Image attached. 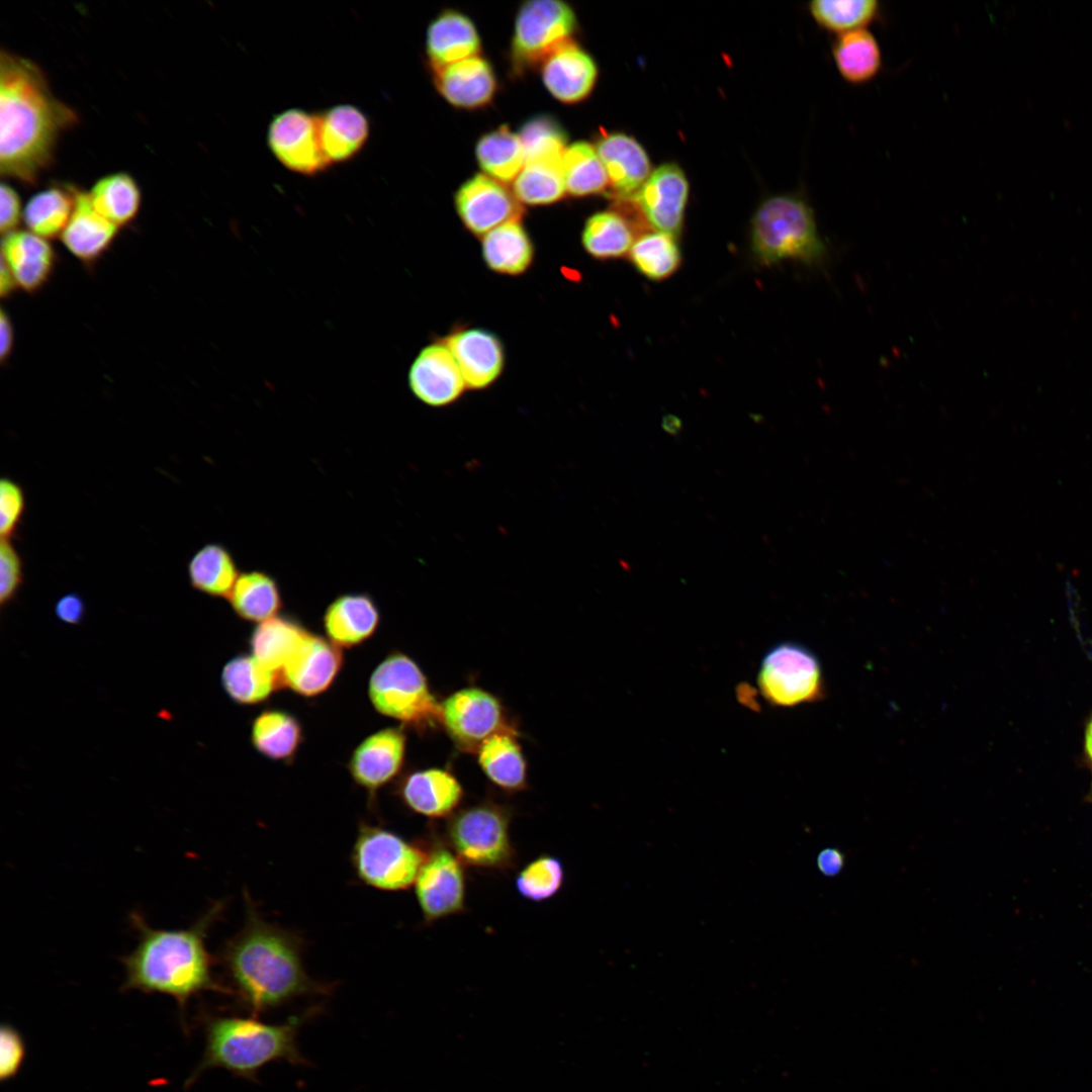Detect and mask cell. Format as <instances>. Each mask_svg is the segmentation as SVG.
I'll use <instances>...</instances> for the list:
<instances>
[{"mask_svg": "<svg viewBox=\"0 0 1092 1092\" xmlns=\"http://www.w3.org/2000/svg\"><path fill=\"white\" fill-rule=\"evenodd\" d=\"M78 120L55 97L40 68L2 51L0 56V171L26 185L53 160L62 131Z\"/></svg>", "mask_w": 1092, "mask_h": 1092, "instance_id": "cell-1", "label": "cell"}, {"mask_svg": "<svg viewBox=\"0 0 1092 1092\" xmlns=\"http://www.w3.org/2000/svg\"><path fill=\"white\" fill-rule=\"evenodd\" d=\"M218 912L216 905L185 929L152 928L140 913H131L139 942L121 959L125 971L123 988L169 995L180 1006L202 991L219 990L211 976L205 945L206 930Z\"/></svg>", "mask_w": 1092, "mask_h": 1092, "instance_id": "cell-2", "label": "cell"}, {"mask_svg": "<svg viewBox=\"0 0 1092 1092\" xmlns=\"http://www.w3.org/2000/svg\"><path fill=\"white\" fill-rule=\"evenodd\" d=\"M228 972L254 1014L318 989L304 972L291 937L249 913L223 952Z\"/></svg>", "mask_w": 1092, "mask_h": 1092, "instance_id": "cell-3", "label": "cell"}, {"mask_svg": "<svg viewBox=\"0 0 1092 1092\" xmlns=\"http://www.w3.org/2000/svg\"><path fill=\"white\" fill-rule=\"evenodd\" d=\"M302 1019L264 1023L255 1018L215 1017L206 1024L205 1051L195 1076L209 1068H222L254 1080L258 1071L274 1061L306 1065L297 1044Z\"/></svg>", "mask_w": 1092, "mask_h": 1092, "instance_id": "cell-4", "label": "cell"}, {"mask_svg": "<svg viewBox=\"0 0 1092 1092\" xmlns=\"http://www.w3.org/2000/svg\"><path fill=\"white\" fill-rule=\"evenodd\" d=\"M750 248L763 265L792 260L821 266L828 258L813 208L794 193L772 195L759 203L751 218Z\"/></svg>", "mask_w": 1092, "mask_h": 1092, "instance_id": "cell-5", "label": "cell"}, {"mask_svg": "<svg viewBox=\"0 0 1092 1092\" xmlns=\"http://www.w3.org/2000/svg\"><path fill=\"white\" fill-rule=\"evenodd\" d=\"M513 818L510 805L485 798L450 816L442 837L465 867L506 874L518 859L511 837Z\"/></svg>", "mask_w": 1092, "mask_h": 1092, "instance_id": "cell-6", "label": "cell"}, {"mask_svg": "<svg viewBox=\"0 0 1092 1092\" xmlns=\"http://www.w3.org/2000/svg\"><path fill=\"white\" fill-rule=\"evenodd\" d=\"M368 697L381 715L419 733L441 726V702L420 665L407 654L393 651L374 668Z\"/></svg>", "mask_w": 1092, "mask_h": 1092, "instance_id": "cell-7", "label": "cell"}, {"mask_svg": "<svg viewBox=\"0 0 1092 1092\" xmlns=\"http://www.w3.org/2000/svg\"><path fill=\"white\" fill-rule=\"evenodd\" d=\"M427 842L410 841L381 826L362 824L352 850L358 878L382 891H402L416 882L427 856Z\"/></svg>", "mask_w": 1092, "mask_h": 1092, "instance_id": "cell-8", "label": "cell"}, {"mask_svg": "<svg viewBox=\"0 0 1092 1092\" xmlns=\"http://www.w3.org/2000/svg\"><path fill=\"white\" fill-rule=\"evenodd\" d=\"M756 684L762 699L778 708L817 703L826 696L821 661L809 647L795 641H782L767 649Z\"/></svg>", "mask_w": 1092, "mask_h": 1092, "instance_id": "cell-9", "label": "cell"}, {"mask_svg": "<svg viewBox=\"0 0 1092 1092\" xmlns=\"http://www.w3.org/2000/svg\"><path fill=\"white\" fill-rule=\"evenodd\" d=\"M577 15L561 0H528L515 16L510 42L512 71L523 75L535 68L562 44L574 39Z\"/></svg>", "mask_w": 1092, "mask_h": 1092, "instance_id": "cell-10", "label": "cell"}, {"mask_svg": "<svg viewBox=\"0 0 1092 1092\" xmlns=\"http://www.w3.org/2000/svg\"><path fill=\"white\" fill-rule=\"evenodd\" d=\"M427 856L415 882L416 898L426 924L458 915L466 910L465 866L432 830Z\"/></svg>", "mask_w": 1092, "mask_h": 1092, "instance_id": "cell-11", "label": "cell"}, {"mask_svg": "<svg viewBox=\"0 0 1092 1092\" xmlns=\"http://www.w3.org/2000/svg\"><path fill=\"white\" fill-rule=\"evenodd\" d=\"M441 726L465 753H476L492 735L517 728L502 701L479 687L462 688L441 702Z\"/></svg>", "mask_w": 1092, "mask_h": 1092, "instance_id": "cell-12", "label": "cell"}, {"mask_svg": "<svg viewBox=\"0 0 1092 1092\" xmlns=\"http://www.w3.org/2000/svg\"><path fill=\"white\" fill-rule=\"evenodd\" d=\"M267 144L276 160L291 172L311 177L332 166L322 148L317 113L289 108L274 115Z\"/></svg>", "mask_w": 1092, "mask_h": 1092, "instance_id": "cell-13", "label": "cell"}, {"mask_svg": "<svg viewBox=\"0 0 1092 1092\" xmlns=\"http://www.w3.org/2000/svg\"><path fill=\"white\" fill-rule=\"evenodd\" d=\"M454 206L463 225L481 238L524 213L512 189L483 173L472 175L457 188Z\"/></svg>", "mask_w": 1092, "mask_h": 1092, "instance_id": "cell-14", "label": "cell"}, {"mask_svg": "<svg viewBox=\"0 0 1092 1092\" xmlns=\"http://www.w3.org/2000/svg\"><path fill=\"white\" fill-rule=\"evenodd\" d=\"M690 185L682 169L664 163L654 169L632 198L654 231L678 237L681 232Z\"/></svg>", "mask_w": 1092, "mask_h": 1092, "instance_id": "cell-15", "label": "cell"}, {"mask_svg": "<svg viewBox=\"0 0 1092 1092\" xmlns=\"http://www.w3.org/2000/svg\"><path fill=\"white\" fill-rule=\"evenodd\" d=\"M407 737L404 727H387L363 739L353 750L348 770L371 797L402 770Z\"/></svg>", "mask_w": 1092, "mask_h": 1092, "instance_id": "cell-16", "label": "cell"}, {"mask_svg": "<svg viewBox=\"0 0 1092 1092\" xmlns=\"http://www.w3.org/2000/svg\"><path fill=\"white\" fill-rule=\"evenodd\" d=\"M396 793L403 805L423 817L448 819L459 808L465 791L451 769L427 767L406 772L397 783Z\"/></svg>", "mask_w": 1092, "mask_h": 1092, "instance_id": "cell-17", "label": "cell"}, {"mask_svg": "<svg viewBox=\"0 0 1092 1092\" xmlns=\"http://www.w3.org/2000/svg\"><path fill=\"white\" fill-rule=\"evenodd\" d=\"M413 394L430 406H445L457 400L467 388L461 371L444 342L424 347L407 374Z\"/></svg>", "mask_w": 1092, "mask_h": 1092, "instance_id": "cell-18", "label": "cell"}, {"mask_svg": "<svg viewBox=\"0 0 1092 1092\" xmlns=\"http://www.w3.org/2000/svg\"><path fill=\"white\" fill-rule=\"evenodd\" d=\"M594 145L606 169L611 196L618 201L632 200L652 172L645 149L621 131H603Z\"/></svg>", "mask_w": 1092, "mask_h": 1092, "instance_id": "cell-19", "label": "cell"}, {"mask_svg": "<svg viewBox=\"0 0 1092 1092\" xmlns=\"http://www.w3.org/2000/svg\"><path fill=\"white\" fill-rule=\"evenodd\" d=\"M539 69L549 94L568 105L584 101L594 91L599 77L594 57L574 39L550 54Z\"/></svg>", "mask_w": 1092, "mask_h": 1092, "instance_id": "cell-20", "label": "cell"}, {"mask_svg": "<svg viewBox=\"0 0 1092 1092\" xmlns=\"http://www.w3.org/2000/svg\"><path fill=\"white\" fill-rule=\"evenodd\" d=\"M439 95L451 106L476 110L489 105L497 92L496 74L481 55L431 71Z\"/></svg>", "mask_w": 1092, "mask_h": 1092, "instance_id": "cell-21", "label": "cell"}, {"mask_svg": "<svg viewBox=\"0 0 1092 1092\" xmlns=\"http://www.w3.org/2000/svg\"><path fill=\"white\" fill-rule=\"evenodd\" d=\"M344 663L342 649L309 633L300 649L281 672L282 687L312 698L324 694L338 677Z\"/></svg>", "mask_w": 1092, "mask_h": 1092, "instance_id": "cell-22", "label": "cell"}, {"mask_svg": "<svg viewBox=\"0 0 1092 1092\" xmlns=\"http://www.w3.org/2000/svg\"><path fill=\"white\" fill-rule=\"evenodd\" d=\"M455 359L467 388L484 389L502 374L505 352L489 331L470 328L450 334L444 341Z\"/></svg>", "mask_w": 1092, "mask_h": 1092, "instance_id": "cell-23", "label": "cell"}, {"mask_svg": "<svg viewBox=\"0 0 1092 1092\" xmlns=\"http://www.w3.org/2000/svg\"><path fill=\"white\" fill-rule=\"evenodd\" d=\"M481 47L475 23L460 10L443 9L428 25L425 52L430 71L478 56Z\"/></svg>", "mask_w": 1092, "mask_h": 1092, "instance_id": "cell-24", "label": "cell"}, {"mask_svg": "<svg viewBox=\"0 0 1092 1092\" xmlns=\"http://www.w3.org/2000/svg\"><path fill=\"white\" fill-rule=\"evenodd\" d=\"M1 251V261L9 269L16 288L33 294L50 281L57 254L47 239L17 230L3 236Z\"/></svg>", "mask_w": 1092, "mask_h": 1092, "instance_id": "cell-25", "label": "cell"}, {"mask_svg": "<svg viewBox=\"0 0 1092 1092\" xmlns=\"http://www.w3.org/2000/svg\"><path fill=\"white\" fill-rule=\"evenodd\" d=\"M380 624L375 601L365 593H347L335 598L323 615V627L333 643L352 648L371 638Z\"/></svg>", "mask_w": 1092, "mask_h": 1092, "instance_id": "cell-26", "label": "cell"}, {"mask_svg": "<svg viewBox=\"0 0 1092 1092\" xmlns=\"http://www.w3.org/2000/svg\"><path fill=\"white\" fill-rule=\"evenodd\" d=\"M118 230L95 210L88 192L75 189L74 210L60 238L76 259L93 266L109 250Z\"/></svg>", "mask_w": 1092, "mask_h": 1092, "instance_id": "cell-27", "label": "cell"}, {"mask_svg": "<svg viewBox=\"0 0 1092 1092\" xmlns=\"http://www.w3.org/2000/svg\"><path fill=\"white\" fill-rule=\"evenodd\" d=\"M517 728L500 731L485 740L475 753L487 780L502 792L516 794L528 786V763Z\"/></svg>", "mask_w": 1092, "mask_h": 1092, "instance_id": "cell-28", "label": "cell"}, {"mask_svg": "<svg viewBox=\"0 0 1092 1092\" xmlns=\"http://www.w3.org/2000/svg\"><path fill=\"white\" fill-rule=\"evenodd\" d=\"M317 116L322 148L331 165L350 161L365 147L370 122L359 107L338 104Z\"/></svg>", "mask_w": 1092, "mask_h": 1092, "instance_id": "cell-29", "label": "cell"}, {"mask_svg": "<svg viewBox=\"0 0 1092 1092\" xmlns=\"http://www.w3.org/2000/svg\"><path fill=\"white\" fill-rule=\"evenodd\" d=\"M310 632L296 619L277 615L254 628L251 654L269 669L281 674Z\"/></svg>", "mask_w": 1092, "mask_h": 1092, "instance_id": "cell-30", "label": "cell"}, {"mask_svg": "<svg viewBox=\"0 0 1092 1092\" xmlns=\"http://www.w3.org/2000/svg\"><path fill=\"white\" fill-rule=\"evenodd\" d=\"M481 254L491 271L517 276L532 265L534 246L520 218L505 222L484 235L481 238Z\"/></svg>", "mask_w": 1092, "mask_h": 1092, "instance_id": "cell-31", "label": "cell"}, {"mask_svg": "<svg viewBox=\"0 0 1092 1092\" xmlns=\"http://www.w3.org/2000/svg\"><path fill=\"white\" fill-rule=\"evenodd\" d=\"M221 686L229 698L239 705H257L268 700L282 687L281 675L258 661L252 654H239L222 667Z\"/></svg>", "mask_w": 1092, "mask_h": 1092, "instance_id": "cell-32", "label": "cell"}, {"mask_svg": "<svg viewBox=\"0 0 1092 1092\" xmlns=\"http://www.w3.org/2000/svg\"><path fill=\"white\" fill-rule=\"evenodd\" d=\"M228 600L240 619L256 624L279 615L283 607L276 578L257 569L240 573Z\"/></svg>", "mask_w": 1092, "mask_h": 1092, "instance_id": "cell-33", "label": "cell"}, {"mask_svg": "<svg viewBox=\"0 0 1092 1092\" xmlns=\"http://www.w3.org/2000/svg\"><path fill=\"white\" fill-rule=\"evenodd\" d=\"M303 740L299 720L291 713L278 709L261 712L251 725V743L263 756L290 762Z\"/></svg>", "mask_w": 1092, "mask_h": 1092, "instance_id": "cell-34", "label": "cell"}, {"mask_svg": "<svg viewBox=\"0 0 1092 1092\" xmlns=\"http://www.w3.org/2000/svg\"><path fill=\"white\" fill-rule=\"evenodd\" d=\"M831 52L839 75L853 85L871 82L883 66L881 47L868 28L837 35Z\"/></svg>", "mask_w": 1092, "mask_h": 1092, "instance_id": "cell-35", "label": "cell"}, {"mask_svg": "<svg viewBox=\"0 0 1092 1092\" xmlns=\"http://www.w3.org/2000/svg\"><path fill=\"white\" fill-rule=\"evenodd\" d=\"M240 573L233 554L220 543L204 544L187 564L190 585L212 598L228 599Z\"/></svg>", "mask_w": 1092, "mask_h": 1092, "instance_id": "cell-36", "label": "cell"}, {"mask_svg": "<svg viewBox=\"0 0 1092 1092\" xmlns=\"http://www.w3.org/2000/svg\"><path fill=\"white\" fill-rule=\"evenodd\" d=\"M475 157L483 174L505 184L513 183L526 163L518 132L506 124L478 138Z\"/></svg>", "mask_w": 1092, "mask_h": 1092, "instance_id": "cell-37", "label": "cell"}, {"mask_svg": "<svg viewBox=\"0 0 1092 1092\" xmlns=\"http://www.w3.org/2000/svg\"><path fill=\"white\" fill-rule=\"evenodd\" d=\"M631 221L618 210H602L586 218L581 233L582 247L599 260L617 259L630 252L635 242Z\"/></svg>", "mask_w": 1092, "mask_h": 1092, "instance_id": "cell-38", "label": "cell"}, {"mask_svg": "<svg viewBox=\"0 0 1092 1092\" xmlns=\"http://www.w3.org/2000/svg\"><path fill=\"white\" fill-rule=\"evenodd\" d=\"M75 189L52 186L31 196L22 216L27 231L47 240L61 237L74 210Z\"/></svg>", "mask_w": 1092, "mask_h": 1092, "instance_id": "cell-39", "label": "cell"}, {"mask_svg": "<svg viewBox=\"0 0 1092 1092\" xmlns=\"http://www.w3.org/2000/svg\"><path fill=\"white\" fill-rule=\"evenodd\" d=\"M512 185V191L522 205H549L560 201L567 194L562 158L525 163Z\"/></svg>", "mask_w": 1092, "mask_h": 1092, "instance_id": "cell-40", "label": "cell"}, {"mask_svg": "<svg viewBox=\"0 0 1092 1092\" xmlns=\"http://www.w3.org/2000/svg\"><path fill=\"white\" fill-rule=\"evenodd\" d=\"M88 193L95 210L118 228L134 220L140 211V188L125 172L100 178Z\"/></svg>", "mask_w": 1092, "mask_h": 1092, "instance_id": "cell-41", "label": "cell"}, {"mask_svg": "<svg viewBox=\"0 0 1092 1092\" xmlns=\"http://www.w3.org/2000/svg\"><path fill=\"white\" fill-rule=\"evenodd\" d=\"M562 169L566 193L570 196H592L609 188L606 169L594 144L577 141L568 145L562 157Z\"/></svg>", "mask_w": 1092, "mask_h": 1092, "instance_id": "cell-42", "label": "cell"}, {"mask_svg": "<svg viewBox=\"0 0 1092 1092\" xmlns=\"http://www.w3.org/2000/svg\"><path fill=\"white\" fill-rule=\"evenodd\" d=\"M629 257L635 269L653 281L668 278L681 263V251L677 238L658 231L648 232L636 238Z\"/></svg>", "mask_w": 1092, "mask_h": 1092, "instance_id": "cell-43", "label": "cell"}, {"mask_svg": "<svg viewBox=\"0 0 1092 1092\" xmlns=\"http://www.w3.org/2000/svg\"><path fill=\"white\" fill-rule=\"evenodd\" d=\"M880 9L877 0H814L809 4L816 23L837 35L867 28L876 20Z\"/></svg>", "mask_w": 1092, "mask_h": 1092, "instance_id": "cell-44", "label": "cell"}, {"mask_svg": "<svg viewBox=\"0 0 1092 1092\" xmlns=\"http://www.w3.org/2000/svg\"><path fill=\"white\" fill-rule=\"evenodd\" d=\"M564 880L565 870L561 859L551 854H541L518 872L515 887L522 898L541 903L556 896Z\"/></svg>", "mask_w": 1092, "mask_h": 1092, "instance_id": "cell-45", "label": "cell"}, {"mask_svg": "<svg viewBox=\"0 0 1092 1092\" xmlns=\"http://www.w3.org/2000/svg\"><path fill=\"white\" fill-rule=\"evenodd\" d=\"M526 163L548 158H562L568 147V134L556 117L540 113L528 118L517 131Z\"/></svg>", "mask_w": 1092, "mask_h": 1092, "instance_id": "cell-46", "label": "cell"}, {"mask_svg": "<svg viewBox=\"0 0 1092 1092\" xmlns=\"http://www.w3.org/2000/svg\"><path fill=\"white\" fill-rule=\"evenodd\" d=\"M26 508L22 486L10 477L0 480V534L1 539H12L16 534Z\"/></svg>", "mask_w": 1092, "mask_h": 1092, "instance_id": "cell-47", "label": "cell"}, {"mask_svg": "<svg viewBox=\"0 0 1092 1092\" xmlns=\"http://www.w3.org/2000/svg\"><path fill=\"white\" fill-rule=\"evenodd\" d=\"M24 581L22 557L12 539L0 542V604L4 608L16 597Z\"/></svg>", "mask_w": 1092, "mask_h": 1092, "instance_id": "cell-48", "label": "cell"}, {"mask_svg": "<svg viewBox=\"0 0 1092 1092\" xmlns=\"http://www.w3.org/2000/svg\"><path fill=\"white\" fill-rule=\"evenodd\" d=\"M25 1056V1045L20 1033L11 1025L3 1024L0 1031V1079L16 1076Z\"/></svg>", "mask_w": 1092, "mask_h": 1092, "instance_id": "cell-49", "label": "cell"}, {"mask_svg": "<svg viewBox=\"0 0 1092 1092\" xmlns=\"http://www.w3.org/2000/svg\"><path fill=\"white\" fill-rule=\"evenodd\" d=\"M23 216L18 193L9 184L0 185V230L2 237L14 231Z\"/></svg>", "mask_w": 1092, "mask_h": 1092, "instance_id": "cell-50", "label": "cell"}, {"mask_svg": "<svg viewBox=\"0 0 1092 1092\" xmlns=\"http://www.w3.org/2000/svg\"><path fill=\"white\" fill-rule=\"evenodd\" d=\"M55 614L60 621L77 625L82 622L85 616V603L81 596L76 593L66 594L57 601Z\"/></svg>", "mask_w": 1092, "mask_h": 1092, "instance_id": "cell-51", "label": "cell"}, {"mask_svg": "<svg viewBox=\"0 0 1092 1092\" xmlns=\"http://www.w3.org/2000/svg\"><path fill=\"white\" fill-rule=\"evenodd\" d=\"M844 862V854L834 847L824 848L817 856V868L826 877L838 875L842 871Z\"/></svg>", "mask_w": 1092, "mask_h": 1092, "instance_id": "cell-52", "label": "cell"}, {"mask_svg": "<svg viewBox=\"0 0 1092 1092\" xmlns=\"http://www.w3.org/2000/svg\"><path fill=\"white\" fill-rule=\"evenodd\" d=\"M0 359L5 364L14 346V329L10 316L2 308L0 313Z\"/></svg>", "mask_w": 1092, "mask_h": 1092, "instance_id": "cell-53", "label": "cell"}, {"mask_svg": "<svg viewBox=\"0 0 1092 1092\" xmlns=\"http://www.w3.org/2000/svg\"><path fill=\"white\" fill-rule=\"evenodd\" d=\"M15 288H16V285H15V282L13 280V277H12L9 269L7 268L6 264L3 261H1V272H0V294H1V297L3 299L6 298V297H9L11 295V293L15 290Z\"/></svg>", "mask_w": 1092, "mask_h": 1092, "instance_id": "cell-54", "label": "cell"}, {"mask_svg": "<svg viewBox=\"0 0 1092 1092\" xmlns=\"http://www.w3.org/2000/svg\"><path fill=\"white\" fill-rule=\"evenodd\" d=\"M1084 754L1085 758L1092 767V714L1088 718L1085 726L1084 733Z\"/></svg>", "mask_w": 1092, "mask_h": 1092, "instance_id": "cell-55", "label": "cell"}, {"mask_svg": "<svg viewBox=\"0 0 1092 1092\" xmlns=\"http://www.w3.org/2000/svg\"><path fill=\"white\" fill-rule=\"evenodd\" d=\"M662 429L667 434L676 436L681 431V422L678 418L667 415L662 419Z\"/></svg>", "mask_w": 1092, "mask_h": 1092, "instance_id": "cell-56", "label": "cell"}, {"mask_svg": "<svg viewBox=\"0 0 1092 1092\" xmlns=\"http://www.w3.org/2000/svg\"><path fill=\"white\" fill-rule=\"evenodd\" d=\"M1091 797H1092V786H1091Z\"/></svg>", "mask_w": 1092, "mask_h": 1092, "instance_id": "cell-57", "label": "cell"}]
</instances>
